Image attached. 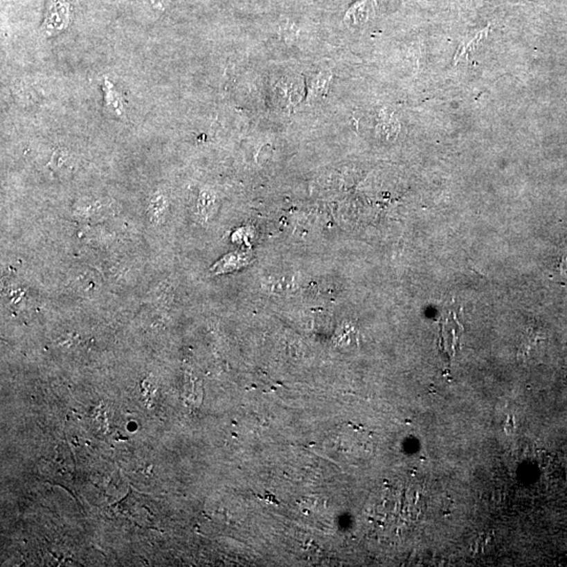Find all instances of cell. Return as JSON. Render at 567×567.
<instances>
[{
    "label": "cell",
    "instance_id": "cell-2",
    "mask_svg": "<svg viewBox=\"0 0 567 567\" xmlns=\"http://www.w3.org/2000/svg\"><path fill=\"white\" fill-rule=\"evenodd\" d=\"M71 17L69 0H51L44 19V33L57 35L68 26Z\"/></svg>",
    "mask_w": 567,
    "mask_h": 567
},
{
    "label": "cell",
    "instance_id": "cell-3",
    "mask_svg": "<svg viewBox=\"0 0 567 567\" xmlns=\"http://www.w3.org/2000/svg\"><path fill=\"white\" fill-rule=\"evenodd\" d=\"M329 79H330V76H329L327 73L320 75L318 78L315 79L314 82H313L312 89H311L315 96H320V95L326 93Z\"/></svg>",
    "mask_w": 567,
    "mask_h": 567
},
{
    "label": "cell",
    "instance_id": "cell-1",
    "mask_svg": "<svg viewBox=\"0 0 567 567\" xmlns=\"http://www.w3.org/2000/svg\"><path fill=\"white\" fill-rule=\"evenodd\" d=\"M100 87L103 91L105 113L111 119L121 122L127 121V111L123 93L109 77H103L101 79Z\"/></svg>",
    "mask_w": 567,
    "mask_h": 567
}]
</instances>
